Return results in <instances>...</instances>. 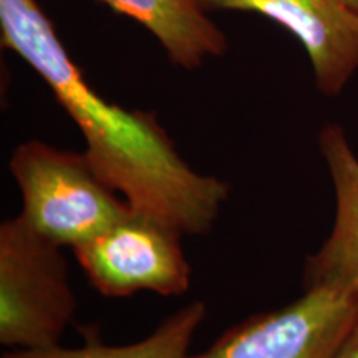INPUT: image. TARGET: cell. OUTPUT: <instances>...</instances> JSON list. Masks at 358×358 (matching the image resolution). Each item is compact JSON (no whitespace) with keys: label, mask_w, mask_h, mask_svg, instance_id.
Returning a JSON list of instances; mask_svg holds the SVG:
<instances>
[{"label":"cell","mask_w":358,"mask_h":358,"mask_svg":"<svg viewBox=\"0 0 358 358\" xmlns=\"http://www.w3.org/2000/svg\"><path fill=\"white\" fill-rule=\"evenodd\" d=\"M2 43L29 64L85 140V156L134 213L182 236L213 229L229 199V185L196 171L178 153L155 113L105 100L83 77L37 0H0Z\"/></svg>","instance_id":"obj_1"},{"label":"cell","mask_w":358,"mask_h":358,"mask_svg":"<svg viewBox=\"0 0 358 358\" xmlns=\"http://www.w3.org/2000/svg\"><path fill=\"white\" fill-rule=\"evenodd\" d=\"M8 171L22 196L20 216L60 248H78L131 213L85 153L30 140L15 148Z\"/></svg>","instance_id":"obj_2"},{"label":"cell","mask_w":358,"mask_h":358,"mask_svg":"<svg viewBox=\"0 0 358 358\" xmlns=\"http://www.w3.org/2000/svg\"><path fill=\"white\" fill-rule=\"evenodd\" d=\"M64 248L20 214L0 224V343L8 350L60 345L78 303Z\"/></svg>","instance_id":"obj_3"},{"label":"cell","mask_w":358,"mask_h":358,"mask_svg":"<svg viewBox=\"0 0 358 358\" xmlns=\"http://www.w3.org/2000/svg\"><path fill=\"white\" fill-rule=\"evenodd\" d=\"M357 320V289L313 285L287 306L232 325L191 358H334Z\"/></svg>","instance_id":"obj_4"},{"label":"cell","mask_w":358,"mask_h":358,"mask_svg":"<svg viewBox=\"0 0 358 358\" xmlns=\"http://www.w3.org/2000/svg\"><path fill=\"white\" fill-rule=\"evenodd\" d=\"M182 237L166 224L131 209L73 252L92 287L105 297H131L136 292L179 297L189 290L192 275Z\"/></svg>","instance_id":"obj_5"},{"label":"cell","mask_w":358,"mask_h":358,"mask_svg":"<svg viewBox=\"0 0 358 358\" xmlns=\"http://www.w3.org/2000/svg\"><path fill=\"white\" fill-rule=\"evenodd\" d=\"M198 2L206 12H254L287 29L306 48L313 82L324 96H338L358 71V12L342 0Z\"/></svg>","instance_id":"obj_6"},{"label":"cell","mask_w":358,"mask_h":358,"mask_svg":"<svg viewBox=\"0 0 358 358\" xmlns=\"http://www.w3.org/2000/svg\"><path fill=\"white\" fill-rule=\"evenodd\" d=\"M319 150L332 179L335 216L332 229L303 266V289L342 284L358 290V156L338 123L319 133Z\"/></svg>","instance_id":"obj_7"},{"label":"cell","mask_w":358,"mask_h":358,"mask_svg":"<svg viewBox=\"0 0 358 358\" xmlns=\"http://www.w3.org/2000/svg\"><path fill=\"white\" fill-rule=\"evenodd\" d=\"M118 13L131 17L150 30L169 60L196 70L206 58L221 57L226 35L208 17L198 0H100Z\"/></svg>","instance_id":"obj_8"},{"label":"cell","mask_w":358,"mask_h":358,"mask_svg":"<svg viewBox=\"0 0 358 358\" xmlns=\"http://www.w3.org/2000/svg\"><path fill=\"white\" fill-rule=\"evenodd\" d=\"M206 315V303L192 301L171 313L153 334L140 342L106 345L90 337L82 347L55 345L37 350H8L2 358H191V343Z\"/></svg>","instance_id":"obj_9"},{"label":"cell","mask_w":358,"mask_h":358,"mask_svg":"<svg viewBox=\"0 0 358 358\" xmlns=\"http://www.w3.org/2000/svg\"><path fill=\"white\" fill-rule=\"evenodd\" d=\"M334 358H358V320L343 337Z\"/></svg>","instance_id":"obj_10"},{"label":"cell","mask_w":358,"mask_h":358,"mask_svg":"<svg viewBox=\"0 0 358 358\" xmlns=\"http://www.w3.org/2000/svg\"><path fill=\"white\" fill-rule=\"evenodd\" d=\"M342 2L347 3V6L353 8L355 12H358V0H342Z\"/></svg>","instance_id":"obj_11"}]
</instances>
